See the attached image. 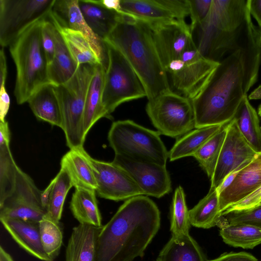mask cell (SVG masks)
I'll list each match as a JSON object with an SVG mask.
<instances>
[{
    "label": "cell",
    "mask_w": 261,
    "mask_h": 261,
    "mask_svg": "<svg viewBox=\"0 0 261 261\" xmlns=\"http://www.w3.org/2000/svg\"><path fill=\"white\" fill-rule=\"evenodd\" d=\"M161 225L156 204L144 195L126 200L101 228L97 261H132L142 257Z\"/></svg>",
    "instance_id": "6da1fadb"
},
{
    "label": "cell",
    "mask_w": 261,
    "mask_h": 261,
    "mask_svg": "<svg viewBox=\"0 0 261 261\" xmlns=\"http://www.w3.org/2000/svg\"><path fill=\"white\" fill-rule=\"evenodd\" d=\"M198 28L199 51L216 62L238 50L248 55L259 45L258 28L252 21L249 0H212Z\"/></svg>",
    "instance_id": "7a4b0ae2"
},
{
    "label": "cell",
    "mask_w": 261,
    "mask_h": 261,
    "mask_svg": "<svg viewBox=\"0 0 261 261\" xmlns=\"http://www.w3.org/2000/svg\"><path fill=\"white\" fill-rule=\"evenodd\" d=\"M244 57L238 50L222 60L201 92L191 100L195 128L223 125L234 118L244 96Z\"/></svg>",
    "instance_id": "3957f363"
},
{
    "label": "cell",
    "mask_w": 261,
    "mask_h": 261,
    "mask_svg": "<svg viewBox=\"0 0 261 261\" xmlns=\"http://www.w3.org/2000/svg\"><path fill=\"white\" fill-rule=\"evenodd\" d=\"M103 41L118 49L140 80L148 100L171 90L148 23L123 12Z\"/></svg>",
    "instance_id": "277c9868"
},
{
    "label": "cell",
    "mask_w": 261,
    "mask_h": 261,
    "mask_svg": "<svg viewBox=\"0 0 261 261\" xmlns=\"http://www.w3.org/2000/svg\"><path fill=\"white\" fill-rule=\"evenodd\" d=\"M44 20L31 25L9 45L16 70L14 93L19 105L27 102L36 91L50 83L47 74L48 63L41 37Z\"/></svg>",
    "instance_id": "5b68a950"
},
{
    "label": "cell",
    "mask_w": 261,
    "mask_h": 261,
    "mask_svg": "<svg viewBox=\"0 0 261 261\" xmlns=\"http://www.w3.org/2000/svg\"><path fill=\"white\" fill-rule=\"evenodd\" d=\"M95 65L82 64L66 83L54 86L62 116V127L70 149L83 147L86 139L84 114L86 97Z\"/></svg>",
    "instance_id": "8992f818"
},
{
    "label": "cell",
    "mask_w": 261,
    "mask_h": 261,
    "mask_svg": "<svg viewBox=\"0 0 261 261\" xmlns=\"http://www.w3.org/2000/svg\"><path fill=\"white\" fill-rule=\"evenodd\" d=\"M160 135L130 120H118L112 124L108 140L116 155L166 166L169 152Z\"/></svg>",
    "instance_id": "52a82bcc"
},
{
    "label": "cell",
    "mask_w": 261,
    "mask_h": 261,
    "mask_svg": "<svg viewBox=\"0 0 261 261\" xmlns=\"http://www.w3.org/2000/svg\"><path fill=\"white\" fill-rule=\"evenodd\" d=\"M107 65L102 102L109 116L121 103L146 96L145 89L123 54L106 41Z\"/></svg>",
    "instance_id": "ba28073f"
},
{
    "label": "cell",
    "mask_w": 261,
    "mask_h": 261,
    "mask_svg": "<svg viewBox=\"0 0 261 261\" xmlns=\"http://www.w3.org/2000/svg\"><path fill=\"white\" fill-rule=\"evenodd\" d=\"M146 111L160 135L179 138L195 128L192 100L171 90L148 100Z\"/></svg>",
    "instance_id": "9c48e42d"
},
{
    "label": "cell",
    "mask_w": 261,
    "mask_h": 261,
    "mask_svg": "<svg viewBox=\"0 0 261 261\" xmlns=\"http://www.w3.org/2000/svg\"><path fill=\"white\" fill-rule=\"evenodd\" d=\"M56 0H0V45L9 46L34 23L47 19Z\"/></svg>",
    "instance_id": "30bf717a"
},
{
    "label": "cell",
    "mask_w": 261,
    "mask_h": 261,
    "mask_svg": "<svg viewBox=\"0 0 261 261\" xmlns=\"http://www.w3.org/2000/svg\"><path fill=\"white\" fill-rule=\"evenodd\" d=\"M41 193L32 178L19 168L12 193L0 204V219L39 223L46 213L41 204Z\"/></svg>",
    "instance_id": "8fae6325"
},
{
    "label": "cell",
    "mask_w": 261,
    "mask_h": 261,
    "mask_svg": "<svg viewBox=\"0 0 261 261\" xmlns=\"http://www.w3.org/2000/svg\"><path fill=\"white\" fill-rule=\"evenodd\" d=\"M88 159L96 181V192L100 197L118 201L144 195L131 177L112 162L97 160L89 154Z\"/></svg>",
    "instance_id": "7c38bea8"
},
{
    "label": "cell",
    "mask_w": 261,
    "mask_h": 261,
    "mask_svg": "<svg viewBox=\"0 0 261 261\" xmlns=\"http://www.w3.org/2000/svg\"><path fill=\"white\" fill-rule=\"evenodd\" d=\"M147 22L165 69L172 60L180 59L182 52L194 42L190 25L185 20Z\"/></svg>",
    "instance_id": "4fadbf2b"
},
{
    "label": "cell",
    "mask_w": 261,
    "mask_h": 261,
    "mask_svg": "<svg viewBox=\"0 0 261 261\" xmlns=\"http://www.w3.org/2000/svg\"><path fill=\"white\" fill-rule=\"evenodd\" d=\"M112 162L124 170L144 195L160 198L171 191V181L166 166L115 155Z\"/></svg>",
    "instance_id": "5bb4252c"
},
{
    "label": "cell",
    "mask_w": 261,
    "mask_h": 261,
    "mask_svg": "<svg viewBox=\"0 0 261 261\" xmlns=\"http://www.w3.org/2000/svg\"><path fill=\"white\" fill-rule=\"evenodd\" d=\"M257 154L243 137L233 119L228 123L210 188L217 189L231 172L244 162L252 160Z\"/></svg>",
    "instance_id": "9a60e30c"
},
{
    "label": "cell",
    "mask_w": 261,
    "mask_h": 261,
    "mask_svg": "<svg viewBox=\"0 0 261 261\" xmlns=\"http://www.w3.org/2000/svg\"><path fill=\"white\" fill-rule=\"evenodd\" d=\"M59 26L82 33L101 63L107 67V52L103 40L97 37L85 20L79 0H56L48 17Z\"/></svg>",
    "instance_id": "2e32d148"
},
{
    "label": "cell",
    "mask_w": 261,
    "mask_h": 261,
    "mask_svg": "<svg viewBox=\"0 0 261 261\" xmlns=\"http://www.w3.org/2000/svg\"><path fill=\"white\" fill-rule=\"evenodd\" d=\"M219 63L205 58L199 53L194 59L184 63L180 70L170 74L172 85L184 96L192 100L207 85Z\"/></svg>",
    "instance_id": "e0dca14e"
},
{
    "label": "cell",
    "mask_w": 261,
    "mask_h": 261,
    "mask_svg": "<svg viewBox=\"0 0 261 261\" xmlns=\"http://www.w3.org/2000/svg\"><path fill=\"white\" fill-rule=\"evenodd\" d=\"M261 186V152L238 174L233 181L219 195L222 214Z\"/></svg>",
    "instance_id": "ac0fdd59"
},
{
    "label": "cell",
    "mask_w": 261,
    "mask_h": 261,
    "mask_svg": "<svg viewBox=\"0 0 261 261\" xmlns=\"http://www.w3.org/2000/svg\"><path fill=\"white\" fill-rule=\"evenodd\" d=\"M0 220L12 239L27 253L43 261L54 260L43 249L38 223L13 219Z\"/></svg>",
    "instance_id": "d6986e66"
},
{
    "label": "cell",
    "mask_w": 261,
    "mask_h": 261,
    "mask_svg": "<svg viewBox=\"0 0 261 261\" xmlns=\"http://www.w3.org/2000/svg\"><path fill=\"white\" fill-rule=\"evenodd\" d=\"M101 227L83 224L74 227L66 246L65 261H97V240Z\"/></svg>",
    "instance_id": "ffe728a7"
},
{
    "label": "cell",
    "mask_w": 261,
    "mask_h": 261,
    "mask_svg": "<svg viewBox=\"0 0 261 261\" xmlns=\"http://www.w3.org/2000/svg\"><path fill=\"white\" fill-rule=\"evenodd\" d=\"M88 155L83 147L71 149L62 157L61 168L67 171L75 188L96 191V181Z\"/></svg>",
    "instance_id": "44dd1931"
},
{
    "label": "cell",
    "mask_w": 261,
    "mask_h": 261,
    "mask_svg": "<svg viewBox=\"0 0 261 261\" xmlns=\"http://www.w3.org/2000/svg\"><path fill=\"white\" fill-rule=\"evenodd\" d=\"M106 67L95 65L94 73L87 93L84 114V132L86 136L92 126L100 118H110L102 102Z\"/></svg>",
    "instance_id": "7402d4cb"
},
{
    "label": "cell",
    "mask_w": 261,
    "mask_h": 261,
    "mask_svg": "<svg viewBox=\"0 0 261 261\" xmlns=\"http://www.w3.org/2000/svg\"><path fill=\"white\" fill-rule=\"evenodd\" d=\"M27 102L36 117L62 128V116L54 85L46 84L36 91Z\"/></svg>",
    "instance_id": "603a6c76"
},
{
    "label": "cell",
    "mask_w": 261,
    "mask_h": 261,
    "mask_svg": "<svg viewBox=\"0 0 261 261\" xmlns=\"http://www.w3.org/2000/svg\"><path fill=\"white\" fill-rule=\"evenodd\" d=\"M55 38V55L52 62L48 65L47 74L49 83L57 86L71 79L80 65L73 58L62 35L56 28Z\"/></svg>",
    "instance_id": "cb8c5ba5"
},
{
    "label": "cell",
    "mask_w": 261,
    "mask_h": 261,
    "mask_svg": "<svg viewBox=\"0 0 261 261\" xmlns=\"http://www.w3.org/2000/svg\"><path fill=\"white\" fill-rule=\"evenodd\" d=\"M79 5L86 23L102 40L107 37L122 13L108 10L95 0H79Z\"/></svg>",
    "instance_id": "d4e9b609"
},
{
    "label": "cell",
    "mask_w": 261,
    "mask_h": 261,
    "mask_svg": "<svg viewBox=\"0 0 261 261\" xmlns=\"http://www.w3.org/2000/svg\"><path fill=\"white\" fill-rule=\"evenodd\" d=\"M216 226L227 244L235 247L253 249L261 244V228L248 224H230L224 216L218 220Z\"/></svg>",
    "instance_id": "484cf974"
},
{
    "label": "cell",
    "mask_w": 261,
    "mask_h": 261,
    "mask_svg": "<svg viewBox=\"0 0 261 261\" xmlns=\"http://www.w3.org/2000/svg\"><path fill=\"white\" fill-rule=\"evenodd\" d=\"M95 190L75 188L70 203V209L79 224L101 227L102 218L98 206Z\"/></svg>",
    "instance_id": "4316f807"
},
{
    "label": "cell",
    "mask_w": 261,
    "mask_h": 261,
    "mask_svg": "<svg viewBox=\"0 0 261 261\" xmlns=\"http://www.w3.org/2000/svg\"><path fill=\"white\" fill-rule=\"evenodd\" d=\"M156 261H208L202 249L190 234L172 237Z\"/></svg>",
    "instance_id": "83f0119b"
},
{
    "label": "cell",
    "mask_w": 261,
    "mask_h": 261,
    "mask_svg": "<svg viewBox=\"0 0 261 261\" xmlns=\"http://www.w3.org/2000/svg\"><path fill=\"white\" fill-rule=\"evenodd\" d=\"M121 11L147 21L176 19L165 0H120Z\"/></svg>",
    "instance_id": "f1b7e54d"
},
{
    "label": "cell",
    "mask_w": 261,
    "mask_h": 261,
    "mask_svg": "<svg viewBox=\"0 0 261 261\" xmlns=\"http://www.w3.org/2000/svg\"><path fill=\"white\" fill-rule=\"evenodd\" d=\"M245 95L233 119L241 134L257 153L261 152V126L258 113Z\"/></svg>",
    "instance_id": "f546056e"
},
{
    "label": "cell",
    "mask_w": 261,
    "mask_h": 261,
    "mask_svg": "<svg viewBox=\"0 0 261 261\" xmlns=\"http://www.w3.org/2000/svg\"><path fill=\"white\" fill-rule=\"evenodd\" d=\"M222 126L223 125H213L196 128L178 138L169 152V160L174 161L185 157L193 156Z\"/></svg>",
    "instance_id": "4dcf8cb0"
},
{
    "label": "cell",
    "mask_w": 261,
    "mask_h": 261,
    "mask_svg": "<svg viewBox=\"0 0 261 261\" xmlns=\"http://www.w3.org/2000/svg\"><path fill=\"white\" fill-rule=\"evenodd\" d=\"M191 225L208 229L216 226L221 216L217 189L210 188L207 195L189 211Z\"/></svg>",
    "instance_id": "1f68e13d"
},
{
    "label": "cell",
    "mask_w": 261,
    "mask_h": 261,
    "mask_svg": "<svg viewBox=\"0 0 261 261\" xmlns=\"http://www.w3.org/2000/svg\"><path fill=\"white\" fill-rule=\"evenodd\" d=\"M51 22L60 33L73 58L79 65L102 63L82 33Z\"/></svg>",
    "instance_id": "d6a6232c"
},
{
    "label": "cell",
    "mask_w": 261,
    "mask_h": 261,
    "mask_svg": "<svg viewBox=\"0 0 261 261\" xmlns=\"http://www.w3.org/2000/svg\"><path fill=\"white\" fill-rule=\"evenodd\" d=\"M228 123L223 125L193 155L210 179L214 174L226 137Z\"/></svg>",
    "instance_id": "836d02e7"
},
{
    "label": "cell",
    "mask_w": 261,
    "mask_h": 261,
    "mask_svg": "<svg viewBox=\"0 0 261 261\" xmlns=\"http://www.w3.org/2000/svg\"><path fill=\"white\" fill-rule=\"evenodd\" d=\"M54 178L55 182L45 216L60 223L66 196L73 185L67 171L61 168Z\"/></svg>",
    "instance_id": "e575fe53"
},
{
    "label": "cell",
    "mask_w": 261,
    "mask_h": 261,
    "mask_svg": "<svg viewBox=\"0 0 261 261\" xmlns=\"http://www.w3.org/2000/svg\"><path fill=\"white\" fill-rule=\"evenodd\" d=\"M19 167L10 148V143H0V204L13 192Z\"/></svg>",
    "instance_id": "d590c367"
},
{
    "label": "cell",
    "mask_w": 261,
    "mask_h": 261,
    "mask_svg": "<svg viewBox=\"0 0 261 261\" xmlns=\"http://www.w3.org/2000/svg\"><path fill=\"white\" fill-rule=\"evenodd\" d=\"M183 188H176L171 206L170 231L172 237H180L189 234L191 224Z\"/></svg>",
    "instance_id": "8d00e7d4"
},
{
    "label": "cell",
    "mask_w": 261,
    "mask_h": 261,
    "mask_svg": "<svg viewBox=\"0 0 261 261\" xmlns=\"http://www.w3.org/2000/svg\"><path fill=\"white\" fill-rule=\"evenodd\" d=\"M38 224L43 249L48 256L54 260L59 254L63 244V234L60 223L44 216Z\"/></svg>",
    "instance_id": "74e56055"
},
{
    "label": "cell",
    "mask_w": 261,
    "mask_h": 261,
    "mask_svg": "<svg viewBox=\"0 0 261 261\" xmlns=\"http://www.w3.org/2000/svg\"><path fill=\"white\" fill-rule=\"evenodd\" d=\"M222 216L230 224H248L261 228V204L249 210L232 212Z\"/></svg>",
    "instance_id": "f35d334b"
},
{
    "label": "cell",
    "mask_w": 261,
    "mask_h": 261,
    "mask_svg": "<svg viewBox=\"0 0 261 261\" xmlns=\"http://www.w3.org/2000/svg\"><path fill=\"white\" fill-rule=\"evenodd\" d=\"M212 2V0H188L191 20L190 28L192 33L200 26L207 16Z\"/></svg>",
    "instance_id": "ab89813d"
},
{
    "label": "cell",
    "mask_w": 261,
    "mask_h": 261,
    "mask_svg": "<svg viewBox=\"0 0 261 261\" xmlns=\"http://www.w3.org/2000/svg\"><path fill=\"white\" fill-rule=\"evenodd\" d=\"M55 25L48 18L43 21L41 27L42 42L48 65L52 62L55 55Z\"/></svg>",
    "instance_id": "60d3db41"
},
{
    "label": "cell",
    "mask_w": 261,
    "mask_h": 261,
    "mask_svg": "<svg viewBox=\"0 0 261 261\" xmlns=\"http://www.w3.org/2000/svg\"><path fill=\"white\" fill-rule=\"evenodd\" d=\"M261 203V186L239 202L228 207L222 214L224 215L232 212H238L251 209Z\"/></svg>",
    "instance_id": "b9f144b4"
},
{
    "label": "cell",
    "mask_w": 261,
    "mask_h": 261,
    "mask_svg": "<svg viewBox=\"0 0 261 261\" xmlns=\"http://www.w3.org/2000/svg\"><path fill=\"white\" fill-rule=\"evenodd\" d=\"M208 261H258L252 254L245 252L224 253L218 257Z\"/></svg>",
    "instance_id": "7bdbcfd3"
},
{
    "label": "cell",
    "mask_w": 261,
    "mask_h": 261,
    "mask_svg": "<svg viewBox=\"0 0 261 261\" xmlns=\"http://www.w3.org/2000/svg\"><path fill=\"white\" fill-rule=\"evenodd\" d=\"M10 105V99L6 88V83H1L0 121H5Z\"/></svg>",
    "instance_id": "ee69618b"
},
{
    "label": "cell",
    "mask_w": 261,
    "mask_h": 261,
    "mask_svg": "<svg viewBox=\"0 0 261 261\" xmlns=\"http://www.w3.org/2000/svg\"><path fill=\"white\" fill-rule=\"evenodd\" d=\"M251 160L244 162L228 175V176L224 180L223 182L217 189L219 194L227 188L233 181L239 172L244 167L247 165Z\"/></svg>",
    "instance_id": "f6af8a7d"
},
{
    "label": "cell",
    "mask_w": 261,
    "mask_h": 261,
    "mask_svg": "<svg viewBox=\"0 0 261 261\" xmlns=\"http://www.w3.org/2000/svg\"><path fill=\"white\" fill-rule=\"evenodd\" d=\"M249 10L251 16L257 21L258 28H261V0H249Z\"/></svg>",
    "instance_id": "bcb514c9"
},
{
    "label": "cell",
    "mask_w": 261,
    "mask_h": 261,
    "mask_svg": "<svg viewBox=\"0 0 261 261\" xmlns=\"http://www.w3.org/2000/svg\"><path fill=\"white\" fill-rule=\"evenodd\" d=\"M95 1L108 10L115 11L120 13H123L121 9L120 0H95Z\"/></svg>",
    "instance_id": "7dc6e473"
},
{
    "label": "cell",
    "mask_w": 261,
    "mask_h": 261,
    "mask_svg": "<svg viewBox=\"0 0 261 261\" xmlns=\"http://www.w3.org/2000/svg\"><path fill=\"white\" fill-rule=\"evenodd\" d=\"M7 76V65L4 48L1 47L0 51V82L6 83Z\"/></svg>",
    "instance_id": "c3c4849f"
},
{
    "label": "cell",
    "mask_w": 261,
    "mask_h": 261,
    "mask_svg": "<svg viewBox=\"0 0 261 261\" xmlns=\"http://www.w3.org/2000/svg\"><path fill=\"white\" fill-rule=\"evenodd\" d=\"M55 182V178L53 179L48 186L44 190L41 191V202L43 207L46 211L50 195L51 192L52 188Z\"/></svg>",
    "instance_id": "681fc988"
},
{
    "label": "cell",
    "mask_w": 261,
    "mask_h": 261,
    "mask_svg": "<svg viewBox=\"0 0 261 261\" xmlns=\"http://www.w3.org/2000/svg\"><path fill=\"white\" fill-rule=\"evenodd\" d=\"M184 63L181 59L174 60L169 63L165 70L167 72L171 74L180 70L184 67Z\"/></svg>",
    "instance_id": "f907efd6"
},
{
    "label": "cell",
    "mask_w": 261,
    "mask_h": 261,
    "mask_svg": "<svg viewBox=\"0 0 261 261\" xmlns=\"http://www.w3.org/2000/svg\"><path fill=\"white\" fill-rule=\"evenodd\" d=\"M248 98L249 100L261 99V85L252 91Z\"/></svg>",
    "instance_id": "816d5d0a"
},
{
    "label": "cell",
    "mask_w": 261,
    "mask_h": 261,
    "mask_svg": "<svg viewBox=\"0 0 261 261\" xmlns=\"http://www.w3.org/2000/svg\"><path fill=\"white\" fill-rule=\"evenodd\" d=\"M0 261H14L12 256L2 246L0 247Z\"/></svg>",
    "instance_id": "f5cc1de1"
},
{
    "label": "cell",
    "mask_w": 261,
    "mask_h": 261,
    "mask_svg": "<svg viewBox=\"0 0 261 261\" xmlns=\"http://www.w3.org/2000/svg\"><path fill=\"white\" fill-rule=\"evenodd\" d=\"M258 115L261 118V104L259 106L258 108Z\"/></svg>",
    "instance_id": "db71d44e"
},
{
    "label": "cell",
    "mask_w": 261,
    "mask_h": 261,
    "mask_svg": "<svg viewBox=\"0 0 261 261\" xmlns=\"http://www.w3.org/2000/svg\"><path fill=\"white\" fill-rule=\"evenodd\" d=\"M258 32H259V38H260V42H261V28L258 27Z\"/></svg>",
    "instance_id": "11a10c76"
}]
</instances>
